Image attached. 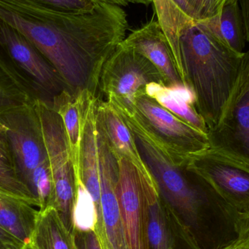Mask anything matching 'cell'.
Segmentation results:
<instances>
[{
	"instance_id": "cell-1",
	"label": "cell",
	"mask_w": 249,
	"mask_h": 249,
	"mask_svg": "<svg viewBox=\"0 0 249 249\" xmlns=\"http://www.w3.org/2000/svg\"><path fill=\"white\" fill-rule=\"evenodd\" d=\"M0 18L27 36L55 67L69 90L98 98L104 64L126 37L121 6L99 1L90 11L51 10L28 0H0Z\"/></svg>"
},
{
	"instance_id": "cell-2",
	"label": "cell",
	"mask_w": 249,
	"mask_h": 249,
	"mask_svg": "<svg viewBox=\"0 0 249 249\" xmlns=\"http://www.w3.org/2000/svg\"><path fill=\"white\" fill-rule=\"evenodd\" d=\"M115 109L131 131L161 198L199 249H222L238 241L243 215L204 178L188 169L187 163H174L132 112Z\"/></svg>"
},
{
	"instance_id": "cell-3",
	"label": "cell",
	"mask_w": 249,
	"mask_h": 249,
	"mask_svg": "<svg viewBox=\"0 0 249 249\" xmlns=\"http://www.w3.org/2000/svg\"><path fill=\"white\" fill-rule=\"evenodd\" d=\"M178 45L184 84L208 129L213 128L242 75L246 52L232 51L196 20L184 26Z\"/></svg>"
},
{
	"instance_id": "cell-4",
	"label": "cell",
	"mask_w": 249,
	"mask_h": 249,
	"mask_svg": "<svg viewBox=\"0 0 249 249\" xmlns=\"http://www.w3.org/2000/svg\"><path fill=\"white\" fill-rule=\"evenodd\" d=\"M16 173L30 192L39 212L52 207L53 182L40 119L35 105L15 108L0 115Z\"/></svg>"
},
{
	"instance_id": "cell-5",
	"label": "cell",
	"mask_w": 249,
	"mask_h": 249,
	"mask_svg": "<svg viewBox=\"0 0 249 249\" xmlns=\"http://www.w3.org/2000/svg\"><path fill=\"white\" fill-rule=\"evenodd\" d=\"M0 68L33 104L53 107V99L68 90L55 67L20 30L0 18Z\"/></svg>"
},
{
	"instance_id": "cell-6",
	"label": "cell",
	"mask_w": 249,
	"mask_h": 249,
	"mask_svg": "<svg viewBox=\"0 0 249 249\" xmlns=\"http://www.w3.org/2000/svg\"><path fill=\"white\" fill-rule=\"evenodd\" d=\"M35 106L40 119L53 182L52 207L67 231L74 235L77 179L67 131L62 118L53 107L41 102H36Z\"/></svg>"
},
{
	"instance_id": "cell-7",
	"label": "cell",
	"mask_w": 249,
	"mask_h": 249,
	"mask_svg": "<svg viewBox=\"0 0 249 249\" xmlns=\"http://www.w3.org/2000/svg\"><path fill=\"white\" fill-rule=\"evenodd\" d=\"M152 83L165 84L162 74L150 61L121 42L104 64L98 99L115 109L133 112L136 95L145 91L146 86Z\"/></svg>"
},
{
	"instance_id": "cell-8",
	"label": "cell",
	"mask_w": 249,
	"mask_h": 249,
	"mask_svg": "<svg viewBox=\"0 0 249 249\" xmlns=\"http://www.w3.org/2000/svg\"><path fill=\"white\" fill-rule=\"evenodd\" d=\"M132 113L177 165H185L190 157L210 148L207 134L171 113L145 91L136 95Z\"/></svg>"
},
{
	"instance_id": "cell-9",
	"label": "cell",
	"mask_w": 249,
	"mask_h": 249,
	"mask_svg": "<svg viewBox=\"0 0 249 249\" xmlns=\"http://www.w3.org/2000/svg\"><path fill=\"white\" fill-rule=\"evenodd\" d=\"M186 166L204 178L240 213H249V166L209 148L190 157Z\"/></svg>"
},
{
	"instance_id": "cell-10",
	"label": "cell",
	"mask_w": 249,
	"mask_h": 249,
	"mask_svg": "<svg viewBox=\"0 0 249 249\" xmlns=\"http://www.w3.org/2000/svg\"><path fill=\"white\" fill-rule=\"evenodd\" d=\"M207 135L211 149L249 166V82L244 65L220 121Z\"/></svg>"
},
{
	"instance_id": "cell-11",
	"label": "cell",
	"mask_w": 249,
	"mask_h": 249,
	"mask_svg": "<svg viewBox=\"0 0 249 249\" xmlns=\"http://www.w3.org/2000/svg\"><path fill=\"white\" fill-rule=\"evenodd\" d=\"M118 162L119 178L116 193L127 248L149 249V202L145 187L146 178L129 161L120 159Z\"/></svg>"
},
{
	"instance_id": "cell-12",
	"label": "cell",
	"mask_w": 249,
	"mask_h": 249,
	"mask_svg": "<svg viewBox=\"0 0 249 249\" xmlns=\"http://www.w3.org/2000/svg\"><path fill=\"white\" fill-rule=\"evenodd\" d=\"M99 129L102 213L96 231L103 249H128L116 193L119 162L107 143L99 126Z\"/></svg>"
},
{
	"instance_id": "cell-13",
	"label": "cell",
	"mask_w": 249,
	"mask_h": 249,
	"mask_svg": "<svg viewBox=\"0 0 249 249\" xmlns=\"http://www.w3.org/2000/svg\"><path fill=\"white\" fill-rule=\"evenodd\" d=\"M145 187L149 202V249H200L161 198L155 182L145 179Z\"/></svg>"
},
{
	"instance_id": "cell-14",
	"label": "cell",
	"mask_w": 249,
	"mask_h": 249,
	"mask_svg": "<svg viewBox=\"0 0 249 249\" xmlns=\"http://www.w3.org/2000/svg\"><path fill=\"white\" fill-rule=\"evenodd\" d=\"M122 42L150 61L162 74L166 86L186 87L169 42L158 20L152 19L133 31Z\"/></svg>"
},
{
	"instance_id": "cell-15",
	"label": "cell",
	"mask_w": 249,
	"mask_h": 249,
	"mask_svg": "<svg viewBox=\"0 0 249 249\" xmlns=\"http://www.w3.org/2000/svg\"><path fill=\"white\" fill-rule=\"evenodd\" d=\"M97 117L107 143L117 159H124L131 162L146 179L154 181L149 170L139 155L128 126L108 102L100 100L98 98Z\"/></svg>"
},
{
	"instance_id": "cell-16",
	"label": "cell",
	"mask_w": 249,
	"mask_h": 249,
	"mask_svg": "<svg viewBox=\"0 0 249 249\" xmlns=\"http://www.w3.org/2000/svg\"><path fill=\"white\" fill-rule=\"evenodd\" d=\"M38 213L32 205L0 190V225L24 249L32 244Z\"/></svg>"
},
{
	"instance_id": "cell-17",
	"label": "cell",
	"mask_w": 249,
	"mask_h": 249,
	"mask_svg": "<svg viewBox=\"0 0 249 249\" xmlns=\"http://www.w3.org/2000/svg\"><path fill=\"white\" fill-rule=\"evenodd\" d=\"M145 93L184 122L208 134L209 129L196 109L194 95L190 89L152 83L146 86Z\"/></svg>"
},
{
	"instance_id": "cell-18",
	"label": "cell",
	"mask_w": 249,
	"mask_h": 249,
	"mask_svg": "<svg viewBox=\"0 0 249 249\" xmlns=\"http://www.w3.org/2000/svg\"><path fill=\"white\" fill-rule=\"evenodd\" d=\"M197 21L232 51L245 53L247 36L238 1L224 6L213 16Z\"/></svg>"
},
{
	"instance_id": "cell-19",
	"label": "cell",
	"mask_w": 249,
	"mask_h": 249,
	"mask_svg": "<svg viewBox=\"0 0 249 249\" xmlns=\"http://www.w3.org/2000/svg\"><path fill=\"white\" fill-rule=\"evenodd\" d=\"M32 244L36 249H75L74 235L67 231L53 207L39 211Z\"/></svg>"
},
{
	"instance_id": "cell-20",
	"label": "cell",
	"mask_w": 249,
	"mask_h": 249,
	"mask_svg": "<svg viewBox=\"0 0 249 249\" xmlns=\"http://www.w3.org/2000/svg\"><path fill=\"white\" fill-rule=\"evenodd\" d=\"M52 107L62 118L75 168L78 164L81 137V112L78 96L70 90H64L54 98Z\"/></svg>"
},
{
	"instance_id": "cell-21",
	"label": "cell",
	"mask_w": 249,
	"mask_h": 249,
	"mask_svg": "<svg viewBox=\"0 0 249 249\" xmlns=\"http://www.w3.org/2000/svg\"><path fill=\"white\" fill-rule=\"evenodd\" d=\"M0 190L22 199L32 206L36 201L26 187L20 182L16 173L11 149L4 126L0 124Z\"/></svg>"
},
{
	"instance_id": "cell-22",
	"label": "cell",
	"mask_w": 249,
	"mask_h": 249,
	"mask_svg": "<svg viewBox=\"0 0 249 249\" xmlns=\"http://www.w3.org/2000/svg\"><path fill=\"white\" fill-rule=\"evenodd\" d=\"M77 197L74 207V232L96 230L98 215L96 205L90 193L76 174Z\"/></svg>"
},
{
	"instance_id": "cell-23",
	"label": "cell",
	"mask_w": 249,
	"mask_h": 249,
	"mask_svg": "<svg viewBox=\"0 0 249 249\" xmlns=\"http://www.w3.org/2000/svg\"><path fill=\"white\" fill-rule=\"evenodd\" d=\"M35 105L26 93L0 68V115L15 108Z\"/></svg>"
},
{
	"instance_id": "cell-24",
	"label": "cell",
	"mask_w": 249,
	"mask_h": 249,
	"mask_svg": "<svg viewBox=\"0 0 249 249\" xmlns=\"http://www.w3.org/2000/svg\"><path fill=\"white\" fill-rule=\"evenodd\" d=\"M31 2L51 10L58 11L80 12L93 10L99 1L97 0H28Z\"/></svg>"
},
{
	"instance_id": "cell-25",
	"label": "cell",
	"mask_w": 249,
	"mask_h": 249,
	"mask_svg": "<svg viewBox=\"0 0 249 249\" xmlns=\"http://www.w3.org/2000/svg\"><path fill=\"white\" fill-rule=\"evenodd\" d=\"M74 242L78 249H103L96 230L75 231Z\"/></svg>"
},
{
	"instance_id": "cell-26",
	"label": "cell",
	"mask_w": 249,
	"mask_h": 249,
	"mask_svg": "<svg viewBox=\"0 0 249 249\" xmlns=\"http://www.w3.org/2000/svg\"><path fill=\"white\" fill-rule=\"evenodd\" d=\"M193 11L196 20H203L214 16L212 0H186Z\"/></svg>"
},
{
	"instance_id": "cell-27",
	"label": "cell",
	"mask_w": 249,
	"mask_h": 249,
	"mask_svg": "<svg viewBox=\"0 0 249 249\" xmlns=\"http://www.w3.org/2000/svg\"><path fill=\"white\" fill-rule=\"evenodd\" d=\"M23 249V246L0 225V249Z\"/></svg>"
},
{
	"instance_id": "cell-28",
	"label": "cell",
	"mask_w": 249,
	"mask_h": 249,
	"mask_svg": "<svg viewBox=\"0 0 249 249\" xmlns=\"http://www.w3.org/2000/svg\"><path fill=\"white\" fill-rule=\"evenodd\" d=\"M238 4L244 19L247 41L249 42V0H238Z\"/></svg>"
},
{
	"instance_id": "cell-29",
	"label": "cell",
	"mask_w": 249,
	"mask_h": 249,
	"mask_svg": "<svg viewBox=\"0 0 249 249\" xmlns=\"http://www.w3.org/2000/svg\"><path fill=\"white\" fill-rule=\"evenodd\" d=\"M241 238L246 240L249 247V213L243 216L240 239Z\"/></svg>"
},
{
	"instance_id": "cell-30",
	"label": "cell",
	"mask_w": 249,
	"mask_h": 249,
	"mask_svg": "<svg viewBox=\"0 0 249 249\" xmlns=\"http://www.w3.org/2000/svg\"><path fill=\"white\" fill-rule=\"evenodd\" d=\"M174 1H175L176 4L179 7V8L181 9L187 16L191 18L194 19L193 11H192L191 8H190L188 4H187L186 0H174Z\"/></svg>"
},
{
	"instance_id": "cell-31",
	"label": "cell",
	"mask_w": 249,
	"mask_h": 249,
	"mask_svg": "<svg viewBox=\"0 0 249 249\" xmlns=\"http://www.w3.org/2000/svg\"><path fill=\"white\" fill-rule=\"evenodd\" d=\"M235 1H238V0H212L213 9H214L215 15H216V13H219V10H220L224 6Z\"/></svg>"
},
{
	"instance_id": "cell-32",
	"label": "cell",
	"mask_w": 249,
	"mask_h": 249,
	"mask_svg": "<svg viewBox=\"0 0 249 249\" xmlns=\"http://www.w3.org/2000/svg\"><path fill=\"white\" fill-rule=\"evenodd\" d=\"M222 249H249V247L248 244H247V241L241 238L232 245Z\"/></svg>"
},
{
	"instance_id": "cell-33",
	"label": "cell",
	"mask_w": 249,
	"mask_h": 249,
	"mask_svg": "<svg viewBox=\"0 0 249 249\" xmlns=\"http://www.w3.org/2000/svg\"><path fill=\"white\" fill-rule=\"evenodd\" d=\"M244 72L249 82V51L245 53L244 57Z\"/></svg>"
},
{
	"instance_id": "cell-34",
	"label": "cell",
	"mask_w": 249,
	"mask_h": 249,
	"mask_svg": "<svg viewBox=\"0 0 249 249\" xmlns=\"http://www.w3.org/2000/svg\"><path fill=\"white\" fill-rule=\"evenodd\" d=\"M99 1H105V2L110 3V4H116V5L121 6H126L129 4L127 2V0H97Z\"/></svg>"
},
{
	"instance_id": "cell-35",
	"label": "cell",
	"mask_w": 249,
	"mask_h": 249,
	"mask_svg": "<svg viewBox=\"0 0 249 249\" xmlns=\"http://www.w3.org/2000/svg\"><path fill=\"white\" fill-rule=\"evenodd\" d=\"M24 249H35V247H34V246L32 245V244H31V245L28 246V247H26V248H25Z\"/></svg>"
},
{
	"instance_id": "cell-36",
	"label": "cell",
	"mask_w": 249,
	"mask_h": 249,
	"mask_svg": "<svg viewBox=\"0 0 249 249\" xmlns=\"http://www.w3.org/2000/svg\"><path fill=\"white\" fill-rule=\"evenodd\" d=\"M75 249H77V247H76V244H75Z\"/></svg>"
}]
</instances>
